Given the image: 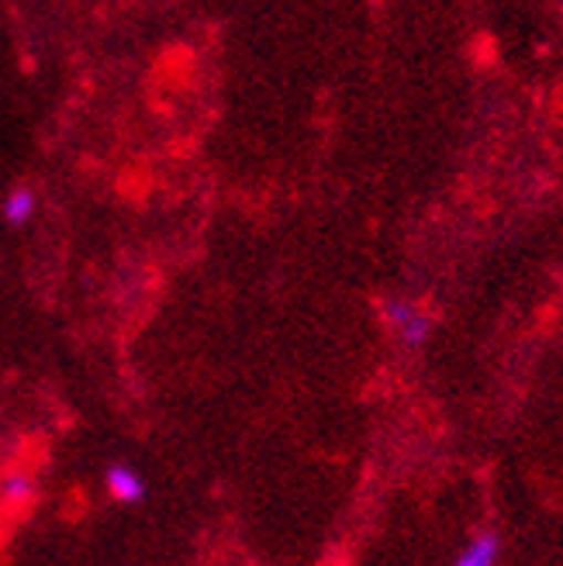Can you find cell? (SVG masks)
<instances>
[{
  "mask_svg": "<svg viewBox=\"0 0 563 566\" xmlns=\"http://www.w3.org/2000/svg\"><path fill=\"white\" fill-rule=\"evenodd\" d=\"M384 318L390 322V328L398 332V338L408 349H418L432 332V318L418 304H411L405 297H387L384 301Z\"/></svg>",
  "mask_w": 563,
  "mask_h": 566,
  "instance_id": "6da1fadb",
  "label": "cell"
},
{
  "mask_svg": "<svg viewBox=\"0 0 563 566\" xmlns=\"http://www.w3.org/2000/svg\"><path fill=\"white\" fill-rule=\"evenodd\" d=\"M104 491H107L111 501H118V504H143L146 494H149V484H146V476L138 473L135 467L111 463L104 470Z\"/></svg>",
  "mask_w": 563,
  "mask_h": 566,
  "instance_id": "7a4b0ae2",
  "label": "cell"
},
{
  "mask_svg": "<svg viewBox=\"0 0 563 566\" xmlns=\"http://www.w3.org/2000/svg\"><path fill=\"white\" fill-rule=\"evenodd\" d=\"M498 556H501L498 532H477L473 539L460 549L453 566H498Z\"/></svg>",
  "mask_w": 563,
  "mask_h": 566,
  "instance_id": "3957f363",
  "label": "cell"
},
{
  "mask_svg": "<svg viewBox=\"0 0 563 566\" xmlns=\"http://www.w3.org/2000/svg\"><path fill=\"white\" fill-rule=\"evenodd\" d=\"M35 211H39V193L32 187H14L4 197V205H0V214H4V221L14 224V229H21V224L32 221Z\"/></svg>",
  "mask_w": 563,
  "mask_h": 566,
  "instance_id": "277c9868",
  "label": "cell"
},
{
  "mask_svg": "<svg viewBox=\"0 0 563 566\" xmlns=\"http://www.w3.org/2000/svg\"><path fill=\"white\" fill-rule=\"evenodd\" d=\"M35 476L24 473V470H11L4 480H0V501L11 504V507H24L35 501Z\"/></svg>",
  "mask_w": 563,
  "mask_h": 566,
  "instance_id": "5b68a950",
  "label": "cell"
}]
</instances>
